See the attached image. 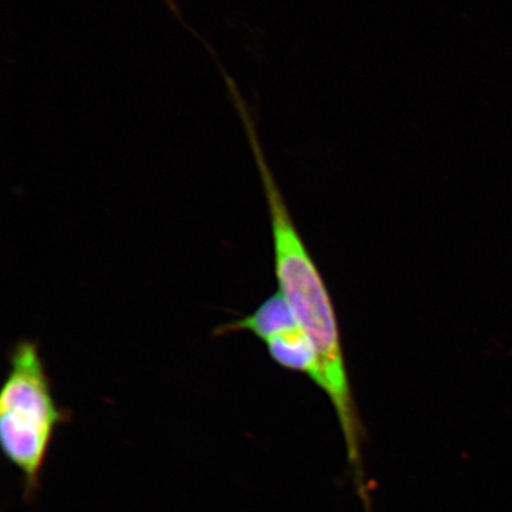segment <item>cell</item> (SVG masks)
<instances>
[{"label": "cell", "mask_w": 512, "mask_h": 512, "mask_svg": "<svg viewBox=\"0 0 512 512\" xmlns=\"http://www.w3.org/2000/svg\"><path fill=\"white\" fill-rule=\"evenodd\" d=\"M299 326L294 318L290 306L279 292L272 294L267 298L258 309L235 322L217 326L214 331L215 336H227L235 332H251L260 341L280 334Z\"/></svg>", "instance_id": "obj_4"}, {"label": "cell", "mask_w": 512, "mask_h": 512, "mask_svg": "<svg viewBox=\"0 0 512 512\" xmlns=\"http://www.w3.org/2000/svg\"><path fill=\"white\" fill-rule=\"evenodd\" d=\"M72 414L57 403L40 345L21 339L11 349L0 394V444L22 477L25 503L36 502L51 445Z\"/></svg>", "instance_id": "obj_2"}, {"label": "cell", "mask_w": 512, "mask_h": 512, "mask_svg": "<svg viewBox=\"0 0 512 512\" xmlns=\"http://www.w3.org/2000/svg\"><path fill=\"white\" fill-rule=\"evenodd\" d=\"M239 117L258 166L270 213L278 292L290 306L300 328L315 344L323 370L324 392L342 428L354 483L357 490H366L362 465L363 426L352 394L334 304L267 162L251 110H241Z\"/></svg>", "instance_id": "obj_1"}, {"label": "cell", "mask_w": 512, "mask_h": 512, "mask_svg": "<svg viewBox=\"0 0 512 512\" xmlns=\"http://www.w3.org/2000/svg\"><path fill=\"white\" fill-rule=\"evenodd\" d=\"M264 343L268 354L278 366L306 375L324 392L325 382L318 352L300 326L280 332Z\"/></svg>", "instance_id": "obj_3"}]
</instances>
